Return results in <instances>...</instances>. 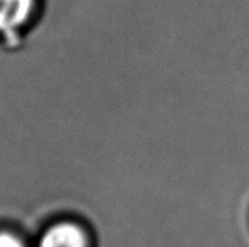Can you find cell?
Listing matches in <instances>:
<instances>
[{
  "mask_svg": "<svg viewBox=\"0 0 249 247\" xmlns=\"http://www.w3.org/2000/svg\"><path fill=\"white\" fill-rule=\"evenodd\" d=\"M36 0H0V35L9 42H16L18 35L28 25Z\"/></svg>",
  "mask_w": 249,
  "mask_h": 247,
  "instance_id": "6da1fadb",
  "label": "cell"
},
{
  "mask_svg": "<svg viewBox=\"0 0 249 247\" xmlns=\"http://www.w3.org/2000/svg\"><path fill=\"white\" fill-rule=\"evenodd\" d=\"M39 247H86V237L79 226L63 221L51 226L42 234Z\"/></svg>",
  "mask_w": 249,
  "mask_h": 247,
  "instance_id": "7a4b0ae2",
  "label": "cell"
},
{
  "mask_svg": "<svg viewBox=\"0 0 249 247\" xmlns=\"http://www.w3.org/2000/svg\"><path fill=\"white\" fill-rule=\"evenodd\" d=\"M0 247H23V243L10 233H0Z\"/></svg>",
  "mask_w": 249,
  "mask_h": 247,
  "instance_id": "3957f363",
  "label": "cell"
}]
</instances>
